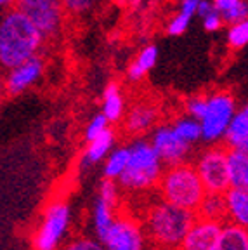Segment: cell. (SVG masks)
Wrapping results in <instances>:
<instances>
[{"label": "cell", "instance_id": "obj_1", "mask_svg": "<svg viewBox=\"0 0 248 250\" xmlns=\"http://www.w3.org/2000/svg\"><path fill=\"white\" fill-rule=\"evenodd\" d=\"M45 40L26 16L18 9H9L0 21V64L12 70L37 58Z\"/></svg>", "mask_w": 248, "mask_h": 250}, {"label": "cell", "instance_id": "obj_2", "mask_svg": "<svg viewBox=\"0 0 248 250\" xmlns=\"http://www.w3.org/2000/svg\"><path fill=\"white\" fill-rule=\"evenodd\" d=\"M196 212L186 210L162 200L147 208L144 217V233L160 249L177 250L196 223Z\"/></svg>", "mask_w": 248, "mask_h": 250}, {"label": "cell", "instance_id": "obj_3", "mask_svg": "<svg viewBox=\"0 0 248 250\" xmlns=\"http://www.w3.org/2000/svg\"><path fill=\"white\" fill-rule=\"evenodd\" d=\"M158 189L162 200L191 212L198 210L207 195V189L198 176L196 167L191 164L168 167L163 172Z\"/></svg>", "mask_w": 248, "mask_h": 250}, {"label": "cell", "instance_id": "obj_4", "mask_svg": "<svg viewBox=\"0 0 248 250\" xmlns=\"http://www.w3.org/2000/svg\"><path fill=\"white\" fill-rule=\"evenodd\" d=\"M163 172V162L151 143L137 139L130 145V162L118 183L130 191H143L160 184Z\"/></svg>", "mask_w": 248, "mask_h": 250}, {"label": "cell", "instance_id": "obj_5", "mask_svg": "<svg viewBox=\"0 0 248 250\" xmlns=\"http://www.w3.org/2000/svg\"><path fill=\"white\" fill-rule=\"evenodd\" d=\"M71 221V208L66 200L54 198L43 208L42 221L33 234L35 250H58Z\"/></svg>", "mask_w": 248, "mask_h": 250}, {"label": "cell", "instance_id": "obj_6", "mask_svg": "<svg viewBox=\"0 0 248 250\" xmlns=\"http://www.w3.org/2000/svg\"><path fill=\"white\" fill-rule=\"evenodd\" d=\"M236 113V101H234L231 92L217 90V92L207 96L205 115L200 120L203 130V141L217 143L219 139H224L226 130H227L229 124L233 122Z\"/></svg>", "mask_w": 248, "mask_h": 250}, {"label": "cell", "instance_id": "obj_7", "mask_svg": "<svg viewBox=\"0 0 248 250\" xmlns=\"http://www.w3.org/2000/svg\"><path fill=\"white\" fill-rule=\"evenodd\" d=\"M14 9L26 16L47 40L61 33L68 14L61 0H18Z\"/></svg>", "mask_w": 248, "mask_h": 250}, {"label": "cell", "instance_id": "obj_8", "mask_svg": "<svg viewBox=\"0 0 248 250\" xmlns=\"http://www.w3.org/2000/svg\"><path fill=\"white\" fill-rule=\"evenodd\" d=\"M198 176L202 179L207 193H227L231 188L229 176V148L213 146L198 156Z\"/></svg>", "mask_w": 248, "mask_h": 250}, {"label": "cell", "instance_id": "obj_9", "mask_svg": "<svg viewBox=\"0 0 248 250\" xmlns=\"http://www.w3.org/2000/svg\"><path fill=\"white\" fill-rule=\"evenodd\" d=\"M144 228L137 223V219L118 214L101 243L106 250H144Z\"/></svg>", "mask_w": 248, "mask_h": 250}, {"label": "cell", "instance_id": "obj_10", "mask_svg": "<svg viewBox=\"0 0 248 250\" xmlns=\"http://www.w3.org/2000/svg\"><path fill=\"white\" fill-rule=\"evenodd\" d=\"M149 143L156 149L163 164L168 165V167L186 164V158L191 151V146L177 136V132L174 130L172 125L167 124L158 125L153 130Z\"/></svg>", "mask_w": 248, "mask_h": 250}, {"label": "cell", "instance_id": "obj_11", "mask_svg": "<svg viewBox=\"0 0 248 250\" xmlns=\"http://www.w3.org/2000/svg\"><path fill=\"white\" fill-rule=\"evenodd\" d=\"M43 70H45V62L40 56L23 62L20 66L12 68V70H7L4 78L5 94L14 98V96L26 92L30 87H33L42 78Z\"/></svg>", "mask_w": 248, "mask_h": 250}, {"label": "cell", "instance_id": "obj_12", "mask_svg": "<svg viewBox=\"0 0 248 250\" xmlns=\"http://www.w3.org/2000/svg\"><path fill=\"white\" fill-rule=\"evenodd\" d=\"M224 224L207 219H196V223L186 234L177 250H217Z\"/></svg>", "mask_w": 248, "mask_h": 250}, {"label": "cell", "instance_id": "obj_13", "mask_svg": "<svg viewBox=\"0 0 248 250\" xmlns=\"http://www.w3.org/2000/svg\"><path fill=\"white\" fill-rule=\"evenodd\" d=\"M160 118V109L156 104L149 101H139L136 104H132L130 109L125 115L124 127L128 134L132 136H141L149 130H155L156 122Z\"/></svg>", "mask_w": 248, "mask_h": 250}, {"label": "cell", "instance_id": "obj_14", "mask_svg": "<svg viewBox=\"0 0 248 250\" xmlns=\"http://www.w3.org/2000/svg\"><path fill=\"white\" fill-rule=\"evenodd\" d=\"M226 200H227V223L248 231V191L229 188Z\"/></svg>", "mask_w": 248, "mask_h": 250}, {"label": "cell", "instance_id": "obj_15", "mask_svg": "<svg viewBox=\"0 0 248 250\" xmlns=\"http://www.w3.org/2000/svg\"><path fill=\"white\" fill-rule=\"evenodd\" d=\"M158 61V47L153 43H147L137 52L136 59H132L127 66V77L132 82H139L146 77L153 68L156 66Z\"/></svg>", "mask_w": 248, "mask_h": 250}, {"label": "cell", "instance_id": "obj_16", "mask_svg": "<svg viewBox=\"0 0 248 250\" xmlns=\"http://www.w3.org/2000/svg\"><path fill=\"white\" fill-rule=\"evenodd\" d=\"M101 113L109 120V124L122 120L127 115L125 111V99L122 89L117 82H109L103 92V108Z\"/></svg>", "mask_w": 248, "mask_h": 250}, {"label": "cell", "instance_id": "obj_17", "mask_svg": "<svg viewBox=\"0 0 248 250\" xmlns=\"http://www.w3.org/2000/svg\"><path fill=\"white\" fill-rule=\"evenodd\" d=\"M198 219H207V221H215L222 223L227 221V200L226 193H207L202 205L196 210Z\"/></svg>", "mask_w": 248, "mask_h": 250}, {"label": "cell", "instance_id": "obj_18", "mask_svg": "<svg viewBox=\"0 0 248 250\" xmlns=\"http://www.w3.org/2000/svg\"><path fill=\"white\" fill-rule=\"evenodd\" d=\"M229 176L231 188L248 191V151L229 149Z\"/></svg>", "mask_w": 248, "mask_h": 250}, {"label": "cell", "instance_id": "obj_19", "mask_svg": "<svg viewBox=\"0 0 248 250\" xmlns=\"http://www.w3.org/2000/svg\"><path fill=\"white\" fill-rule=\"evenodd\" d=\"M117 207H113L109 203L103 202V200L97 198L96 205H94V212H92V221H94V231L97 234V240L103 242L106 238L108 231L111 229L113 223L117 221Z\"/></svg>", "mask_w": 248, "mask_h": 250}, {"label": "cell", "instance_id": "obj_20", "mask_svg": "<svg viewBox=\"0 0 248 250\" xmlns=\"http://www.w3.org/2000/svg\"><path fill=\"white\" fill-rule=\"evenodd\" d=\"M113 145H115V132L111 129H108L104 134H101L94 141L87 143L85 153H83V162L85 164H99V162H103L111 155Z\"/></svg>", "mask_w": 248, "mask_h": 250}, {"label": "cell", "instance_id": "obj_21", "mask_svg": "<svg viewBox=\"0 0 248 250\" xmlns=\"http://www.w3.org/2000/svg\"><path fill=\"white\" fill-rule=\"evenodd\" d=\"M248 141V115L245 111H238L233 122L226 130L224 143L229 149H241V146Z\"/></svg>", "mask_w": 248, "mask_h": 250}, {"label": "cell", "instance_id": "obj_22", "mask_svg": "<svg viewBox=\"0 0 248 250\" xmlns=\"http://www.w3.org/2000/svg\"><path fill=\"white\" fill-rule=\"evenodd\" d=\"M128 162H130V146H122V148L113 149L111 155L104 162V179L120 181L124 172L127 170Z\"/></svg>", "mask_w": 248, "mask_h": 250}, {"label": "cell", "instance_id": "obj_23", "mask_svg": "<svg viewBox=\"0 0 248 250\" xmlns=\"http://www.w3.org/2000/svg\"><path fill=\"white\" fill-rule=\"evenodd\" d=\"M212 4L229 26L248 20V0H212Z\"/></svg>", "mask_w": 248, "mask_h": 250}, {"label": "cell", "instance_id": "obj_24", "mask_svg": "<svg viewBox=\"0 0 248 250\" xmlns=\"http://www.w3.org/2000/svg\"><path fill=\"white\" fill-rule=\"evenodd\" d=\"M217 250H248V231L226 223Z\"/></svg>", "mask_w": 248, "mask_h": 250}, {"label": "cell", "instance_id": "obj_25", "mask_svg": "<svg viewBox=\"0 0 248 250\" xmlns=\"http://www.w3.org/2000/svg\"><path fill=\"white\" fill-rule=\"evenodd\" d=\"M172 127L177 132V136L183 141H186L187 145L193 146L194 143L203 139V130H202V124L196 118L191 117H179L172 122Z\"/></svg>", "mask_w": 248, "mask_h": 250}, {"label": "cell", "instance_id": "obj_26", "mask_svg": "<svg viewBox=\"0 0 248 250\" xmlns=\"http://www.w3.org/2000/svg\"><path fill=\"white\" fill-rule=\"evenodd\" d=\"M226 42L229 49H243L248 45V20L231 24L226 33Z\"/></svg>", "mask_w": 248, "mask_h": 250}, {"label": "cell", "instance_id": "obj_27", "mask_svg": "<svg viewBox=\"0 0 248 250\" xmlns=\"http://www.w3.org/2000/svg\"><path fill=\"white\" fill-rule=\"evenodd\" d=\"M193 16L191 12H186L183 9H179L177 14H174L170 18V21L167 23V33L172 37H177V35H183L184 31L189 28V23L193 20Z\"/></svg>", "mask_w": 248, "mask_h": 250}, {"label": "cell", "instance_id": "obj_28", "mask_svg": "<svg viewBox=\"0 0 248 250\" xmlns=\"http://www.w3.org/2000/svg\"><path fill=\"white\" fill-rule=\"evenodd\" d=\"M108 129H109V120H108V118H106L103 113L94 115L92 120L87 124L85 141H87V143H90V141H94L96 137L101 136V134H104Z\"/></svg>", "mask_w": 248, "mask_h": 250}, {"label": "cell", "instance_id": "obj_29", "mask_svg": "<svg viewBox=\"0 0 248 250\" xmlns=\"http://www.w3.org/2000/svg\"><path fill=\"white\" fill-rule=\"evenodd\" d=\"M97 198L103 202L109 203L113 207L118 205V184L117 181L111 179H103L99 184V191H97Z\"/></svg>", "mask_w": 248, "mask_h": 250}, {"label": "cell", "instance_id": "obj_30", "mask_svg": "<svg viewBox=\"0 0 248 250\" xmlns=\"http://www.w3.org/2000/svg\"><path fill=\"white\" fill-rule=\"evenodd\" d=\"M207 109V96H191L189 99H186L184 103V111L187 117L202 120Z\"/></svg>", "mask_w": 248, "mask_h": 250}, {"label": "cell", "instance_id": "obj_31", "mask_svg": "<svg viewBox=\"0 0 248 250\" xmlns=\"http://www.w3.org/2000/svg\"><path fill=\"white\" fill-rule=\"evenodd\" d=\"M61 2L66 11H68V14L80 16L92 11L99 0H61Z\"/></svg>", "mask_w": 248, "mask_h": 250}, {"label": "cell", "instance_id": "obj_32", "mask_svg": "<svg viewBox=\"0 0 248 250\" xmlns=\"http://www.w3.org/2000/svg\"><path fill=\"white\" fill-rule=\"evenodd\" d=\"M62 250H106V249H104V245H103L101 242H97V240L80 236V238L71 240Z\"/></svg>", "mask_w": 248, "mask_h": 250}, {"label": "cell", "instance_id": "obj_33", "mask_svg": "<svg viewBox=\"0 0 248 250\" xmlns=\"http://www.w3.org/2000/svg\"><path fill=\"white\" fill-rule=\"evenodd\" d=\"M202 24H203V28H205V31L213 33V31H219L222 28V24H224V18H222L221 12L215 9L213 12H210L208 16H205V18H203Z\"/></svg>", "mask_w": 248, "mask_h": 250}, {"label": "cell", "instance_id": "obj_34", "mask_svg": "<svg viewBox=\"0 0 248 250\" xmlns=\"http://www.w3.org/2000/svg\"><path fill=\"white\" fill-rule=\"evenodd\" d=\"M215 11V7H213L212 0H200L198 2V11H196V16L200 18V20H203L205 16H208L210 12Z\"/></svg>", "mask_w": 248, "mask_h": 250}, {"label": "cell", "instance_id": "obj_35", "mask_svg": "<svg viewBox=\"0 0 248 250\" xmlns=\"http://www.w3.org/2000/svg\"><path fill=\"white\" fill-rule=\"evenodd\" d=\"M16 2H18V0H0V5H2L4 11H9V9L16 7Z\"/></svg>", "mask_w": 248, "mask_h": 250}, {"label": "cell", "instance_id": "obj_36", "mask_svg": "<svg viewBox=\"0 0 248 250\" xmlns=\"http://www.w3.org/2000/svg\"><path fill=\"white\" fill-rule=\"evenodd\" d=\"M240 151H248V141H247V143H245L243 146H241V149H240Z\"/></svg>", "mask_w": 248, "mask_h": 250}, {"label": "cell", "instance_id": "obj_37", "mask_svg": "<svg viewBox=\"0 0 248 250\" xmlns=\"http://www.w3.org/2000/svg\"><path fill=\"white\" fill-rule=\"evenodd\" d=\"M241 111H245V113H247V115H248V101H247V104H245V106H243V109H241Z\"/></svg>", "mask_w": 248, "mask_h": 250}, {"label": "cell", "instance_id": "obj_38", "mask_svg": "<svg viewBox=\"0 0 248 250\" xmlns=\"http://www.w3.org/2000/svg\"><path fill=\"white\" fill-rule=\"evenodd\" d=\"M177 2H181V4H184V2H193V0H177ZM198 2V0H196Z\"/></svg>", "mask_w": 248, "mask_h": 250}]
</instances>
